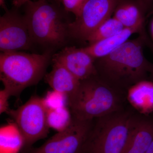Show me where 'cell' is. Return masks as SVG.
I'll return each mask as SVG.
<instances>
[{
    "label": "cell",
    "instance_id": "24",
    "mask_svg": "<svg viewBox=\"0 0 153 153\" xmlns=\"http://www.w3.org/2000/svg\"><path fill=\"white\" fill-rule=\"evenodd\" d=\"M0 5L2 8L4 9L5 10H7L5 5V0H0Z\"/></svg>",
    "mask_w": 153,
    "mask_h": 153
},
{
    "label": "cell",
    "instance_id": "10",
    "mask_svg": "<svg viewBox=\"0 0 153 153\" xmlns=\"http://www.w3.org/2000/svg\"><path fill=\"white\" fill-rule=\"evenodd\" d=\"M95 59L83 49L67 47L52 56L53 62L67 68L79 81L96 75Z\"/></svg>",
    "mask_w": 153,
    "mask_h": 153
},
{
    "label": "cell",
    "instance_id": "21",
    "mask_svg": "<svg viewBox=\"0 0 153 153\" xmlns=\"http://www.w3.org/2000/svg\"><path fill=\"white\" fill-rule=\"evenodd\" d=\"M11 95L8 91L4 88L0 91V114L8 111L9 99Z\"/></svg>",
    "mask_w": 153,
    "mask_h": 153
},
{
    "label": "cell",
    "instance_id": "17",
    "mask_svg": "<svg viewBox=\"0 0 153 153\" xmlns=\"http://www.w3.org/2000/svg\"><path fill=\"white\" fill-rule=\"evenodd\" d=\"M122 24L114 17L107 19L90 35L86 41L89 45L114 36L124 29Z\"/></svg>",
    "mask_w": 153,
    "mask_h": 153
},
{
    "label": "cell",
    "instance_id": "14",
    "mask_svg": "<svg viewBox=\"0 0 153 153\" xmlns=\"http://www.w3.org/2000/svg\"><path fill=\"white\" fill-rule=\"evenodd\" d=\"M147 35L145 29L141 28H124L114 36L88 45L83 49L94 59H98L106 55L128 41L135 33Z\"/></svg>",
    "mask_w": 153,
    "mask_h": 153
},
{
    "label": "cell",
    "instance_id": "29",
    "mask_svg": "<svg viewBox=\"0 0 153 153\" xmlns=\"http://www.w3.org/2000/svg\"><path fill=\"white\" fill-rule=\"evenodd\" d=\"M152 14H153V10L152 11Z\"/></svg>",
    "mask_w": 153,
    "mask_h": 153
},
{
    "label": "cell",
    "instance_id": "12",
    "mask_svg": "<svg viewBox=\"0 0 153 153\" xmlns=\"http://www.w3.org/2000/svg\"><path fill=\"white\" fill-rule=\"evenodd\" d=\"M152 10L141 0H120L115 9L113 17L124 28L145 29L146 18Z\"/></svg>",
    "mask_w": 153,
    "mask_h": 153
},
{
    "label": "cell",
    "instance_id": "22",
    "mask_svg": "<svg viewBox=\"0 0 153 153\" xmlns=\"http://www.w3.org/2000/svg\"><path fill=\"white\" fill-rule=\"evenodd\" d=\"M30 0H13V4L15 7L19 8L23 5H25L26 3L28 2Z\"/></svg>",
    "mask_w": 153,
    "mask_h": 153
},
{
    "label": "cell",
    "instance_id": "28",
    "mask_svg": "<svg viewBox=\"0 0 153 153\" xmlns=\"http://www.w3.org/2000/svg\"><path fill=\"white\" fill-rule=\"evenodd\" d=\"M151 31H152V33L153 36V20L152 22V25H151Z\"/></svg>",
    "mask_w": 153,
    "mask_h": 153
},
{
    "label": "cell",
    "instance_id": "5",
    "mask_svg": "<svg viewBox=\"0 0 153 153\" xmlns=\"http://www.w3.org/2000/svg\"><path fill=\"white\" fill-rule=\"evenodd\" d=\"M137 113L130 105L94 119L86 153H122Z\"/></svg>",
    "mask_w": 153,
    "mask_h": 153
},
{
    "label": "cell",
    "instance_id": "4",
    "mask_svg": "<svg viewBox=\"0 0 153 153\" xmlns=\"http://www.w3.org/2000/svg\"><path fill=\"white\" fill-rule=\"evenodd\" d=\"M51 50L42 54L1 52L0 79L11 96L19 97L23 90L37 84L45 76Z\"/></svg>",
    "mask_w": 153,
    "mask_h": 153
},
{
    "label": "cell",
    "instance_id": "23",
    "mask_svg": "<svg viewBox=\"0 0 153 153\" xmlns=\"http://www.w3.org/2000/svg\"><path fill=\"white\" fill-rule=\"evenodd\" d=\"M146 4L148 6H149L152 10H153V0H141Z\"/></svg>",
    "mask_w": 153,
    "mask_h": 153
},
{
    "label": "cell",
    "instance_id": "11",
    "mask_svg": "<svg viewBox=\"0 0 153 153\" xmlns=\"http://www.w3.org/2000/svg\"><path fill=\"white\" fill-rule=\"evenodd\" d=\"M153 140V117L137 113L122 153H146Z\"/></svg>",
    "mask_w": 153,
    "mask_h": 153
},
{
    "label": "cell",
    "instance_id": "19",
    "mask_svg": "<svg viewBox=\"0 0 153 153\" xmlns=\"http://www.w3.org/2000/svg\"><path fill=\"white\" fill-rule=\"evenodd\" d=\"M44 105L47 110L68 107V98L63 94L54 90L48 91L43 98Z\"/></svg>",
    "mask_w": 153,
    "mask_h": 153
},
{
    "label": "cell",
    "instance_id": "26",
    "mask_svg": "<svg viewBox=\"0 0 153 153\" xmlns=\"http://www.w3.org/2000/svg\"><path fill=\"white\" fill-rule=\"evenodd\" d=\"M149 77L153 81V63L152 64L149 72Z\"/></svg>",
    "mask_w": 153,
    "mask_h": 153
},
{
    "label": "cell",
    "instance_id": "15",
    "mask_svg": "<svg viewBox=\"0 0 153 153\" xmlns=\"http://www.w3.org/2000/svg\"><path fill=\"white\" fill-rule=\"evenodd\" d=\"M127 101L141 114L149 115L153 111V81L144 80L128 89Z\"/></svg>",
    "mask_w": 153,
    "mask_h": 153
},
{
    "label": "cell",
    "instance_id": "27",
    "mask_svg": "<svg viewBox=\"0 0 153 153\" xmlns=\"http://www.w3.org/2000/svg\"><path fill=\"white\" fill-rule=\"evenodd\" d=\"M53 1L59 5H60V3H61V0H53Z\"/></svg>",
    "mask_w": 153,
    "mask_h": 153
},
{
    "label": "cell",
    "instance_id": "3",
    "mask_svg": "<svg viewBox=\"0 0 153 153\" xmlns=\"http://www.w3.org/2000/svg\"><path fill=\"white\" fill-rule=\"evenodd\" d=\"M24 16L34 44L50 48L63 47L69 39L66 12L48 0L26 3Z\"/></svg>",
    "mask_w": 153,
    "mask_h": 153
},
{
    "label": "cell",
    "instance_id": "2",
    "mask_svg": "<svg viewBox=\"0 0 153 153\" xmlns=\"http://www.w3.org/2000/svg\"><path fill=\"white\" fill-rule=\"evenodd\" d=\"M127 101V93L111 86L97 74L80 81L68 100V107L72 117L92 120L124 109Z\"/></svg>",
    "mask_w": 153,
    "mask_h": 153
},
{
    "label": "cell",
    "instance_id": "7",
    "mask_svg": "<svg viewBox=\"0 0 153 153\" xmlns=\"http://www.w3.org/2000/svg\"><path fill=\"white\" fill-rule=\"evenodd\" d=\"M94 120L72 117L66 129L58 132L41 146L31 147L21 153H86Z\"/></svg>",
    "mask_w": 153,
    "mask_h": 153
},
{
    "label": "cell",
    "instance_id": "25",
    "mask_svg": "<svg viewBox=\"0 0 153 153\" xmlns=\"http://www.w3.org/2000/svg\"><path fill=\"white\" fill-rule=\"evenodd\" d=\"M146 153H153V140L149 148L148 149Z\"/></svg>",
    "mask_w": 153,
    "mask_h": 153
},
{
    "label": "cell",
    "instance_id": "1",
    "mask_svg": "<svg viewBox=\"0 0 153 153\" xmlns=\"http://www.w3.org/2000/svg\"><path fill=\"white\" fill-rule=\"evenodd\" d=\"M148 44L153 50V44L147 35L128 40L114 51L96 59L97 74L115 88L127 93L132 86L147 80L152 63L146 58L143 47Z\"/></svg>",
    "mask_w": 153,
    "mask_h": 153
},
{
    "label": "cell",
    "instance_id": "9",
    "mask_svg": "<svg viewBox=\"0 0 153 153\" xmlns=\"http://www.w3.org/2000/svg\"><path fill=\"white\" fill-rule=\"evenodd\" d=\"M17 9L6 10L0 18L1 52L29 50L34 44L25 16Z\"/></svg>",
    "mask_w": 153,
    "mask_h": 153
},
{
    "label": "cell",
    "instance_id": "8",
    "mask_svg": "<svg viewBox=\"0 0 153 153\" xmlns=\"http://www.w3.org/2000/svg\"><path fill=\"white\" fill-rule=\"evenodd\" d=\"M119 1L87 0L75 20L69 23V38L86 41L91 33L111 17Z\"/></svg>",
    "mask_w": 153,
    "mask_h": 153
},
{
    "label": "cell",
    "instance_id": "16",
    "mask_svg": "<svg viewBox=\"0 0 153 153\" xmlns=\"http://www.w3.org/2000/svg\"><path fill=\"white\" fill-rule=\"evenodd\" d=\"M25 139L15 123L0 128V153H20L24 149Z\"/></svg>",
    "mask_w": 153,
    "mask_h": 153
},
{
    "label": "cell",
    "instance_id": "18",
    "mask_svg": "<svg viewBox=\"0 0 153 153\" xmlns=\"http://www.w3.org/2000/svg\"><path fill=\"white\" fill-rule=\"evenodd\" d=\"M72 120V114L68 106L47 110L48 126L49 128H53L57 132L66 129Z\"/></svg>",
    "mask_w": 153,
    "mask_h": 153
},
{
    "label": "cell",
    "instance_id": "20",
    "mask_svg": "<svg viewBox=\"0 0 153 153\" xmlns=\"http://www.w3.org/2000/svg\"><path fill=\"white\" fill-rule=\"evenodd\" d=\"M87 0H61L64 10L74 14L75 17L79 15L82 7Z\"/></svg>",
    "mask_w": 153,
    "mask_h": 153
},
{
    "label": "cell",
    "instance_id": "6",
    "mask_svg": "<svg viewBox=\"0 0 153 153\" xmlns=\"http://www.w3.org/2000/svg\"><path fill=\"white\" fill-rule=\"evenodd\" d=\"M7 113L24 137L25 145L23 150L32 147L36 142L46 137L49 134L47 109L43 98L38 96H33L17 109H10Z\"/></svg>",
    "mask_w": 153,
    "mask_h": 153
},
{
    "label": "cell",
    "instance_id": "13",
    "mask_svg": "<svg viewBox=\"0 0 153 153\" xmlns=\"http://www.w3.org/2000/svg\"><path fill=\"white\" fill-rule=\"evenodd\" d=\"M52 71L45 74V81L52 88L71 98L76 93L80 81L70 71L59 63L53 62Z\"/></svg>",
    "mask_w": 153,
    "mask_h": 153
}]
</instances>
